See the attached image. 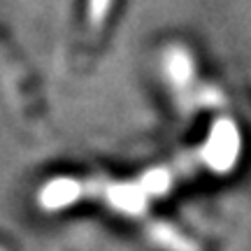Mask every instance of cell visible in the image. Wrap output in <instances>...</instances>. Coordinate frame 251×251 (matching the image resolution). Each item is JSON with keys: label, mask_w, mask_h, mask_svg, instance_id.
Returning <instances> with one entry per match:
<instances>
[{"label": "cell", "mask_w": 251, "mask_h": 251, "mask_svg": "<svg viewBox=\"0 0 251 251\" xmlns=\"http://www.w3.org/2000/svg\"><path fill=\"white\" fill-rule=\"evenodd\" d=\"M109 7H112V0H89V26L91 30L96 28L98 30L102 26V21L107 19Z\"/></svg>", "instance_id": "6"}, {"label": "cell", "mask_w": 251, "mask_h": 251, "mask_svg": "<svg viewBox=\"0 0 251 251\" xmlns=\"http://www.w3.org/2000/svg\"><path fill=\"white\" fill-rule=\"evenodd\" d=\"M235 153H237V133L230 124H221L219 128H214L207 142L205 161L216 170H226L235 161Z\"/></svg>", "instance_id": "2"}, {"label": "cell", "mask_w": 251, "mask_h": 251, "mask_svg": "<svg viewBox=\"0 0 251 251\" xmlns=\"http://www.w3.org/2000/svg\"><path fill=\"white\" fill-rule=\"evenodd\" d=\"M84 191V184L81 181H72V179H56L51 184H47L45 191H42V205L47 209H58V207H65L75 202L77 198L81 196Z\"/></svg>", "instance_id": "4"}, {"label": "cell", "mask_w": 251, "mask_h": 251, "mask_svg": "<svg viewBox=\"0 0 251 251\" xmlns=\"http://www.w3.org/2000/svg\"><path fill=\"white\" fill-rule=\"evenodd\" d=\"M163 70H165V79L170 81V86L177 91V96L181 100L191 102V89L196 86V61L188 54V49H184L179 45L165 49Z\"/></svg>", "instance_id": "1"}, {"label": "cell", "mask_w": 251, "mask_h": 251, "mask_svg": "<svg viewBox=\"0 0 251 251\" xmlns=\"http://www.w3.org/2000/svg\"><path fill=\"white\" fill-rule=\"evenodd\" d=\"M149 235H151V240L158 247L168 251H198L196 244L191 242L188 237H184L177 228H172L170 224H153Z\"/></svg>", "instance_id": "5"}, {"label": "cell", "mask_w": 251, "mask_h": 251, "mask_svg": "<svg viewBox=\"0 0 251 251\" xmlns=\"http://www.w3.org/2000/svg\"><path fill=\"white\" fill-rule=\"evenodd\" d=\"M102 196L114 209L124 214H140L147 205L149 193L142 188V184H112L102 188Z\"/></svg>", "instance_id": "3"}]
</instances>
